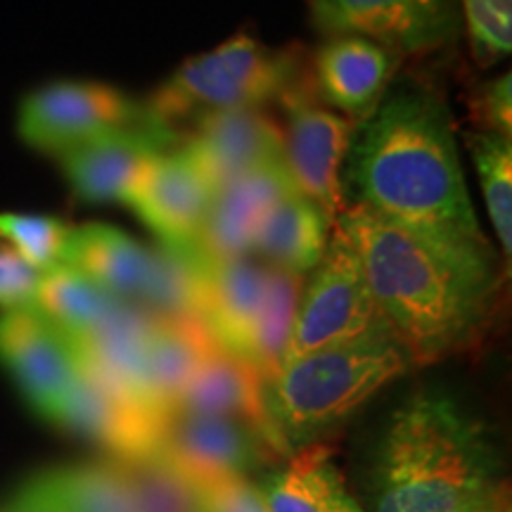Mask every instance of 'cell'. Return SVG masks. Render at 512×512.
<instances>
[{"mask_svg":"<svg viewBox=\"0 0 512 512\" xmlns=\"http://www.w3.org/2000/svg\"><path fill=\"white\" fill-rule=\"evenodd\" d=\"M335 226L356 247L377 309L413 366L479 337L501 278L494 249L434 238L361 207H344Z\"/></svg>","mask_w":512,"mask_h":512,"instance_id":"cell-1","label":"cell"},{"mask_svg":"<svg viewBox=\"0 0 512 512\" xmlns=\"http://www.w3.org/2000/svg\"><path fill=\"white\" fill-rule=\"evenodd\" d=\"M342 200L434 238L491 247L467 190L451 110L425 86L403 83L356 126Z\"/></svg>","mask_w":512,"mask_h":512,"instance_id":"cell-2","label":"cell"},{"mask_svg":"<svg viewBox=\"0 0 512 512\" xmlns=\"http://www.w3.org/2000/svg\"><path fill=\"white\" fill-rule=\"evenodd\" d=\"M484 422L456 399L420 389L392 413L368 472L373 512H458L498 479Z\"/></svg>","mask_w":512,"mask_h":512,"instance_id":"cell-3","label":"cell"},{"mask_svg":"<svg viewBox=\"0 0 512 512\" xmlns=\"http://www.w3.org/2000/svg\"><path fill=\"white\" fill-rule=\"evenodd\" d=\"M411 366V358L389 335L290 358L261 389L273 448L297 453L316 446Z\"/></svg>","mask_w":512,"mask_h":512,"instance_id":"cell-4","label":"cell"},{"mask_svg":"<svg viewBox=\"0 0 512 512\" xmlns=\"http://www.w3.org/2000/svg\"><path fill=\"white\" fill-rule=\"evenodd\" d=\"M294 76L297 64L292 55L238 34L183 62L143 107L152 124L178 133V124H192L207 114L261 110L290 91Z\"/></svg>","mask_w":512,"mask_h":512,"instance_id":"cell-5","label":"cell"},{"mask_svg":"<svg viewBox=\"0 0 512 512\" xmlns=\"http://www.w3.org/2000/svg\"><path fill=\"white\" fill-rule=\"evenodd\" d=\"M375 335L392 337V332L370 294L356 247L332 226L323 259L304 278L285 363L311 351Z\"/></svg>","mask_w":512,"mask_h":512,"instance_id":"cell-6","label":"cell"},{"mask_svg":"<svg viewBox=\"0 0 512 512\" xmlns=\"http://www.w3.org/2000/svg\"><path fill=\"white\" fill-rule=\"evenodd\" d=\"M147 121L145 107L119 88L98 81H53L31 91L17 114L19 138L31 150L64 152Z\"/></svg>","mask_w":512,"mask_h":512,"instance_id":"cell-7","label":"cell"},{"mask_svg":"<svg viewBox=\"0 0 512 512\" xmlns=\"http://www.w3.org/2000/svg\"><path fill=\"white\" fill-rule=\"evenodd\" d=\"M311 22L325 36H361L389 53L420 55L463 31L456 0H311Z\"/></svg>","mask_w":512,"mask_h":512,"instance_id":"cell-8","label":"cell"},{"mask_svg":"<svg viewBox=\"0 0 512 512\" xmlns=\"http://www.w3.org/2000/svg\"><path fill=\"white\" fill-rule=\"evenodd\" d=\"M278 453L259 427L226 415L169 413L159 425L155 456L200 489L249 477Z\"/></svg>","mask_w":512,"mask_h":512,"instance_id":"cell-9","label":"cell"},{"mask_svg":"<svg viewBox=\"0 0 512 512\" xmlns=\"http://www.w3.org/2000/svg\"><path fill=\"white\" fill-rule=\"evenodd\" d=\"M280 100L287 114L283 128L287 171L297 190L335 221L344 209L342 169L358 124L320 105L299 83Z\"/></svg>","mask_w":512,"mask_h":512,"instance_id":"cell-10","label":"cell"},{"mask_svg":"<svg viewBox=\"0 0 512 512\" xmlns=\"http://www.w3.org/2000/svg\"><path fill=\"white\" fill-rule=\"evenodd\" d=\"M0 366L50 422L79 380L72 342L34 306L0 311Z\"/></svg>","mask_w":512,"mask_h":512,"instance_id":"cell-11","label":"cell"},{"mask_svg":"<svg viewBox=\"0 0 512 512\" xmlns=\"http://www.w3.org/2000/svg\"><path fill=\"white\" fill-rule=\"evenodd\" d=\"M178 145V133L147 119L138 126L91 140L57 159L79 200L88 204H128L150 164Z\"/></svg>","mask_w":512,"mask_h":512,"instance_id":"cell-12","label":"cell"},{"mask_svg":"<svg viewBox=\"0 0 512 512\" xmlns=\"http://www.w3.org/2000/svg\"><path fill=\"white\" fill-rule=\"evenodd\" d=\"M178 147L214 192L259 166L285 159L283 126L261 110L219 112L195 119Z\"/></svg>","mask_w":512,"mask_h":512,"instance_id":"cell-13","label":"cell"},{"mask_svg":"<svg viewBox=\"0 0 512 512\" xmlns=\"http://www.w3.org/2000/svg\"><path fill=\"white\" fill-rule=\"evenodd\" d=\"M214 190L181 147L159 155L133 190L131 207L162 245L197 247Z\"/></svg>","mask_w":512,"mask_h":512,"instance_id":"cell-14","label":"cell"},{"mask_svg":"<svg viewBox=\"0 0 512 512\" xmlns=\"http://www.w3.org/2000/svg\"><path fill=\"white\" fill-rule=\"evenodd\" d=\"M290 192L294 185L285 159L268 162L249 174L235 178L214 192L207 221L197 240V252L207 261H226L252 256L254 235L266 214Z\"/></svg>","mask_w":512,"mask_h":512,"instance_id":"cell-15","label":"cell"},{"mask_svg":"<svg viewBox=\"0 0 512 512\" xmlns=\"http://www.w3.org/2000/svg\"><path fill=\"white\" fill-rule=\"evenodd\" d=\"M150 325L152 316L145 309H140L138 304L119 302L98 328L69 342H72L79 373L93 377L112 392L157 415L150 406L145 377Z\"/></svg>","mask_w":512,"mask_h":512,"instance_id":"cell-16","label":"cell"},{"mask_svg":"<svg viewBox=\"0 0 512 512\" xmlns=\"http://www.w3.org/2000/svg\"><path fill=\"white\" fill-rule=\"evenodd\" d=\"M399 57L361 36H328L313 60L325 107L361 124L387 95Z\"/></svg>","mask_w":512,"mask_h":512,"instance_id":"cell-17","label":"cell"},{"mask_svg":"<svg viewBox=\"0 0 512 512\" xmlns=\"http://www.w3.org/2000/svg\"><path fill=\"white\" fill-rule=\"evenodd\" d=\"M53 422L107 448L121 463L152 456L162 425L157 415L83 373Z\"/></svg>","mask_w":512,"mask_h":512,"instance_id":"cell-18","label":"cell"},{"mask_svg":"<svg viewBox=\"0 0 512 512\" xmlns=\"http://www.w3.org/2000/svg\"><path fill=\"white\" fill-rule=\"evenodd\" d=\"M264 283L266 264L254 261L252 256L226 261L204 259L200 320L219 347L240 358L245 356Z\"/></svg>","mask_w":512,"mask_h":512,"instance_id":"cell-19","label":"cell"},{"mask_svg":"<svg viewBox=\"0 0 512 512\" xmlns=\"http://www.w3.org/2000/svg\"><path fill=\"white\" fill-rule=\"evenodd\" d=\"M10 512H136V505L114 460L43 472L19 491Z\"/></svg>","mask_w":512,"mask_h":512,"instance_id":"cell-20","label":"cell"},{"mask_svg":"<svg viewBox=\"0 0 512 512\" xmlns=\"http://www.w3.org/2000/svg\"><path fill=\"white\" fill-rule=\"evenodd\" d=\"M264 380L249 366L245 358L216 344L204 356L200 368L185 384L171 413H202L226 415V418L245 420L259 427L268 437L264 399H261ZM273 446V444H271Z\"/></svg>","mask_w":512,"mask_h":512,"instance_id":"cell-21","label":"cell"},{"mask_svg":"<svg viewBox=\"0 0 512 512\" xmlns=\"http://www.w3.org/2000/svg\"><path fill=\"white\" fill-rule=\"evenodd\" d=\"M150 249L107 223H86L69 230L60 264L86 275L117 302L136 304Z\"/></svg>","mask_w":512,"mask_h":512,"instance_id":"cell-22","label":"cell"},{"mask_svg":"<svg viewBox=\"0 0 512 512\" xmlns=\"http://www.w3.org/2000/svg\"><path fill=\"white\" fill-rule=\"evenodd\" d=\"M216 347L200 318H155L145 351V377L150 406L166 418L178 396L200 368L204 356Z\"/></svg>","mask_w":512,"mask_h":512,"instance_id":"cell-23","label":"cell"},{"mask_svg":"<svg viewBox=\"0 0 512 512\" xmlns=\"http://www.w3.org/2000/svg\"><path fill=\"white\" fill-rule=\"evenodd\" d=\"M332 226L335 221L316 202L302 192H290L261 221L252 254H259L266 266L309 275L323 259Z\"/></svg>","mask_w":512,"mask_h":512,"instance_id":"cell-24","label":"cell"},{"mask_svg":"<svg viewBox=\"0 0 512 512\" xmlns=\"http://www.w3.org/2000/svg\"><path fill=\"white\" fill-rule=\"evenodd\" d=\"M304 278L306 275L285 268L266 266L264 294L242 356L264 382L271 380L285 363Z\"/></svg>","mask_w":512,"mask_h":512,"instance_id":"cell-25","label":"cell"},{"mask_svg":"<svg viewBox=\"0 0 512 512\" xmlns=\"http://www.w3.org/2000/svg\"><path fill=\"white\" fill-rule=\"evenodd\" d=\"M204 259L195 247L150 249L136 304L155 318H200Z\"/></svg>","mask_w":512,"mask_h":512,"instance_id":"cell-26","label":"cell"},{"mask_svg":"<svg viewBox=\"0 0 512 512\" xmlns=\"http://www.w3.org/2000/svg\"><path fill=\"white\" fill-rule=\"evenodd\" d=\"M117 304V299L102 292L86 275L64 264L41 275L34 299V309L67 339L88 335Z\"/></svg>","mask_w":512,"mask_h":512,"instance_id":"cell-27","label":"cell"},{"mask_svg":"<svg viewBox=\"0 0 512 512\" xmlns=\"http://www.w3.org/2000/svg\"><path fill=\"white\" fill-rule=\"evenodd\" d=\"M467 150L482 188L491 226L505 259L512 252V138L491 131L467 133Z\"/></svg>","mask_w":512,"mask_h":512,"instance_id":"cell-28","label":"cell"},{"mask_svg":"<svg viewBox=\"0 0 512 512\" xmlns=\"http://www.w3.org/2000/svg\"><path fill=\"white\" fill-rule=\"evenodd\" d=\"M136 512H204L200 491L155 453L121 463Z\"/></svg>","mask_w":512,"mask_h":512,"instance_id":"cell-29","label":"cell"},{"mask_svg":"<svg viewBox=\"0 0 512 512\" xmlns=\"http://www.w3.org/2000/svg\"><path fill=\"white\" fill-rule=\"evenodd\" d=\"M69 230L62 219L48 214H24V211H3L0 214V242L29 261L41 273L60 266Z\"/></svg>","mask_w":512,"mask_h":512,"instance_id":"cell-30","label":"cell"},{"mask_svg":"<svg viewBox=\"0 0 512 512\" xmlns=\"http://www.w3.org/2000/svg\"><path fill=\"white\" fill-rule=\"evenodd\" d=\"M323 451L318 444L297 451L285 470L271 472L256 482L268 512H328L318 482V460Z\"/></svg>","mask_w":512,"mask_h":512,"instance_id":"cell-31","label":"cell"},{"mask_svg":"<svg viewBox=\"0 0 512 512\" xmlns=\"http://www.w3.org/2000/svg\"><path fill=\"white\" fill-rule=\"evenodd\" d=\"M456 3L475 60L482 67L503 62L512 50V0H456Z\"/></svg>","mask_w":512,"mask_h":512,"instance_id":"cell-32","label":"cell"},{"mask_svg":"<svg viewBox=\"0 0 512 512\" xmlns=\"http://www.w3.org/2000/svg\"><path fill=\"white\" fill-rule=\"evenodd\" d=\"M41 271L24 261L15 249L0 245V311L34 306Z\"/></svg>","mask_w":512,"mask_h":512,"instance_id":"cell-33","label":"cell"},{"mask_svg":"<svg viewBox=\"0 0 512 512\" xmlns=\"http://www.w3.org/2000/svg\"><path fill=\"white\" fill-rule=\"evenodd\" d=\"M472 110L482 126L479 131L512 138V74L505 72L486 81L472 100Z\"/></svg>","mask_w":512,"mask_h":512,"instance_id":"cell-34","label":"cell"},{"mask_svg":"<svg viewBox=\"0 0 512 512\" xmlns=\"http://www.w3.org/2000/svg\"><path fill=\"white\" fill-rule=\"evenodd\" d=\"M204 512H268L256 482L247 477L223 479V482L200 486Z\"/></svg>","mask_w":512,"mask_h":512,"instance_id":"cell-35","label":"cell"},{"mask_svg":"<svg viewBox=\"0 0 512 512\" xmlns=\"http://www.w3.org/2000/svg\"><path fill=\"white\" fill-rule=\"evenodd\" d=\"M318 482L320 494H323V503L328 512H366L361 503L349 494L344 477L339 475L335 463L330 460V451L325 448L323 456L318 460Z\"/></svg>","mask_w":512,"mask_h":512,"instance_id":"cell-36","label":"cell"},{"mask_svg":"<svg viewBox=\"0 0 512 512\" xmlns=\"http://www.w3.org/2000/svg\"><path fill=\"white\" fill-rule=\"evenodd\" d=\"M458 512H512L508 484L503 482L491 484L489 489L472 498V501L463 505Z\"/></svg>","mask_w":512,"mask_h":512,"instance_id":"cell-37","label":"cell"}]
</instances>
